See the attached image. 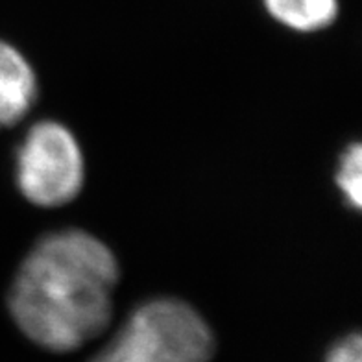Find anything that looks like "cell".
<instances>
[{
    "instance_id": "cell-1",
    "label": "cell",
    "mask_w": 362,
    "mask_h": 362,
    "mask_svg": "<svg viewBox=\"0 0 362 362\" xmlns=\"http://www.w3.org/2000/svg\"><path fill=\"white\" fill-rule=\"evenodd\" d=\"M119 262L83 229L43 237L24 257L10 291L15 324L48 351H72L107 327Z\"/></svg>"
},
{
    "instance_id": "cell-2",
    "label": "cell",
    "mask_w": 362,
    "mask_h": 362,
    "mask_svg": "<svg viewBox=\"0 0 362 362\" xmlns=\"http://www.w3.org/2000/svg\"><path fill=\"white\" fill-rule=\"evenodd\" d=\"M213 351V331L198 310L158 298L139 305L89 362H209Z\"/></svg>"
},
{
    "instance_id": "cell-3",
    "label": "cell",
    "mask_w": 362,
    "mask_h": 362,
    "mask_svg": "<svg viewBox=\"0 0 362 362\" xmlns=\"http://www.w3.org/2000/svg\"><path fill=\"white\" fill-rule=\"evenodd\" d=\"M83 176V153L67 126L43 120L28 129L15 153V181L30 204H69L81 191Z\"/></svg>"
},
{
    "instance_id": "cell-4",
    "label": "cell",
    "mask_w": 362,
    "mask_h": 362,
    "mask_svg": "<svg viewBox=\"0 0 362 362\" xmlns=\"http://www.w3.org/2000/svg\"><path fill=\"white\" fill-rule=\"evenodd\" d=\"M37 100V76L28 59L0 39V129L17 124Z\"/></svg>"
},
{
    "instance_id": "cell-5",
    "label": "cell",
    "mask_w": 362,
    "mask_h": 362,
    "mask_svg": "<svg viewBox=\"0 0 362 362\" xmlns=\"http://www.w3.org/2000/svg\"><path fill=\"white\" fill-rule=\"evenodd\" d=\"M268 13L296 32H318L333 24L339 13L337 0H262Z\"/></svg>"
},
{
    "instance_id": "cell-6",
    "label": "cell",
    "mask_w": 362,
    "mask_h": 362,
    "mask_svg": "<svg viewBox=\"0 0 362 362\" xmlns=\"http://www.w3.org/2000/svg\"><path fill=\"white\" fill-rule=\"evenodd\" d=\"M362 152L361 144H349L340 156L339 168H337V185L344 194V200L353 209H361L362 204V181H361Z\"/></svg>"
},
{
    "instance_id": "cell-7",
    "label": "cell",
    "mask_w": 362,
    "mask_h": 362,
    "mask_svg": "<svg viewBox=\"0 0 362 362\" xmlns=\"http://www.w3.org/2000/svg\"><path fill=\"white\" fill-rule=\"evenodd\" d=\"M325 362H362L361 334L353 333L334 344Z\"/></svg>"
}]
</instances>
